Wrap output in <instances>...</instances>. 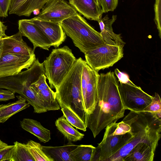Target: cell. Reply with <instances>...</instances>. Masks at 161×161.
<instances>
[{
  "instance_id": "obj_2",
  "label": "cell",
  "mask_w": 161,
  "mask_h": 161,
  "mask_svg": "<svg viewBox=\"0 0 161 161\" xmlns=\"http://www.w3.org/2000/svg\"><path fill=\"white\" fill-rule=\"evenodd\" d=\"M123 121L130 126L133 136L106 161H123L124 158L140 142L146 143L156 148L158 145L161 136V119L155 114L130 111Z\"/></svg>"
},
{
  "instance_id": "obj_14",
  "label": "cell",
  "mask_w": 161,
  "mask_h": 161,
  "mask_svg": "<svg viewBox=\"0 0 161 161\" xmlns=\"http://www.w3.org/2000/svg\"><path fill=\"white\" fill-rule=\"evenodd\" d=\"M45 74L33 83L31 88L37 94L43 107L47 111L59 110L60 106L56 98L55 92L48 85Z\"/></svg>"
},
{
  "instance_id": "obj_7",
  "label": "cell",
  "mask_w": 161,
  "mask_h": 161,
  "mask_svg": "<svg viewBox=\"0 0 161 161\" xmlns=\"http://www.w3.org/2000/svg\"><path fill=\"white\" fill-rule=\"evenodd\" d=\"M44 73L43 63H40L37 58L26 70L14 75L0 77V88L13 91L27 102L31 101L35 98L36 94L30 86Z\"/></svg>"
},
{
  "instance_id": "obj_36",
  "label": "cell",
  "mask_w": 161,
  "mask_h": 161,
  "mask_svg": "<svg viewBox=\"0 0 161 161\" xmlns=\"http://www.w3.org/2000/svg\"><path fill=\"white\" fill-rule=\"evenodd\" d=\"M7 29V26L4 25L0 20V40L7 36L5 33Z\"/></svg>"
},
{
  "instance_id": "obj_26",
  "label": "cell",
  "mask_w": 161,
  "mask_h": 161,
  "mask_svg": "<svg viewBox=\"0 0 161 161\" xmlns=\"http://www.w3.org/2000/svg\"><path fill=\"white\" fill-rule=\"evenodd\" d=\"M25 145L35 161H54L43 151L40 143L31 140Z\"/></svg>"
},
{
  "instance_id": "obj_27",
  "label": "cell",
  "mask_w": 161,
  "mask_h": 161,
  "mask_svg": "<svg viewBox=\"0 0 161 161\" xmlns=\"http://www.w3.org/2000/svg\"><path fill=\"white\" fill-rule=\"evenodd\" d=\"M11 161H35L25 144L16 141L14 142Z\"/></svg>"
},
{
  "instance_id": "obj_5",
  "label": "cell",
  "mask_w": 161,
  "mask_h": 161,
  "mask_svg": "<svg viewBox=\"0 0 161 161\" xmlns=\"http://www.w3.org/2000/svg\"><path fill=\"white\" fill-rule=\"evenodd\" d=\"M105 128L103 139L95 147L91 161H106L133 136L130 126L123 120L112 123Z\"/></svg>"
},
{
  "instance_id": "obj_15",
  "label": "cell",
  "mask_w": 161,
  "mask_h": 161,
  "mask_svg": "<svg viewBox=\"0 0 161 161\" xmlns=\"http://www.w3.org/2000/svg\"><path fill=\"white\" fill-rule=\"evenodd\" d=\"M30 20L37 26L47 37L52 46L58 47L65 41L66 35L61 24L33 19Z\"/></svg>"
},
{
  "instance_id": "obj_33",
  "label": "cell",
  "mask_w": 161,
  "mask_h": 161,
  "mask_svg": "<svg viewBox=\"0 0 161 161\" xmlns=\"http://www.w3.org/2000/svg\"><path fill=\"white\" fill-rule=\"evenodd\" d=\"M114 74L118 79L119 83L135 85V84L130 79L128 75L124 72L120 71L118 69L116 68L114 71Z\"/></svg>"
},
{
  "instance_id": "obj_39",
  "label": "cell",
  "mask_w": 161,
  "mask_h": 161,
  "mask_svg": "<svg viewBox=\"0 0 161 161\" xmlns=\"http://www.w3.org/2000/svg\"><path fill=\"white\" fill-rule=\"evenodd\" d=\"M95 2L98 4V0H94ZM99 5V4H98Z\"/></svg>"
},
{
  "instance_id": "obj_3",
  "label": "cell",
  "mask_w": 161,
  "mask_h": 161,
  "mask_svg": "<svg viewBox=\"0 0 161 161\" xmlns=\"http://www.w3.org/2000/svg\"><path fill=\"white\" fill-rule=\"evenodd\" d=\"M83 60L80 57L76 59L55 92L60 107L69 108L87 127L88 115L84 108L81 88Z\"/></svg>"
},
{
  "instance_id": "obj_8",
  "label": "cell",
  "mask_w": 161,
  "mask_h": 161,
  "mask_svg": "<svg viewBox=\"0 0 161 161\" xmlns=\"http://www.w3.org/2000/svg\"><path fill=\"white\" fill-rule=\"evenodd\" d=\"M124 46L105 44L86 53L85 61L92 69L98 72L112 67L123 57Z\"/></svg>"
},
{
  "instance_id": "obj_35",
  "label": "cell",
  "mask_w": 161,
  "mask_h": 161,
  "mask_svg": "<svg viewBox=\"0 0 161 161\" xmlns=\"http://www.w3.org/2000/svg\"><path fill=\"white\" fill-rule=\"evenodd\" d=\"M15 93L9 90L0 89V101H6L15 98Z\"/></svg>"
},
{
  "instance_id": "obj_13",
  "label": "cell",
  "mask_w": 161,
  "mask_h": 161,
  "mask_svg": "<svg viewBox=\"0 0 161 161\" xmlns=\"http://www.w3.org/2000/svg\"><path fill=\"white\" fill-rule=\"evenodd\" d=\"M19 31L22 36L27 37L32 43L33 49L39 47L49 50L52 46L47 37L29 19H21L18 22Z\"/></svg>"
},
{
  "instance_id": "obj_34",
  "label": "cell",
  "mask_w": 161,
  "mask_h": 161,
  "mask_svg": "<svg viewBox=\"0 0 161 161\" xmlns=\"http://www.w3.org/2000/svg\"><path fill=\"white\" fill-rule=\"evenodd\" d=\"M12 0H0V17H6L8 16Z\"/></svg>"
},
{
  "instance_id": "obj_32",
  "label": "cell",
  "mask_w": 161,
  "mask_h": 161,
  "mask_svg": "<svg viewBox=\"0 0 161 161\" xmlns=\"http://www.w3.org/2000/svg\"><path fill=\"white\" fill-rule=\"evenodd\" d=\"M14 145L6 144L0 148V161H11L12 154Z\"/></svg>"
},
{
  "instance_id": "obj_29",
  "label": "cell",
  "mask_w": 161,
  "mask_h": 161,
  "mask_svg": "<svg viewBox=\"0 0 161 161\" xmlns=\"http://www.w3.org/2000/svg\"><path fill=\"white\" fill-rule=\"evenodd\" d=\"M143 111L154 113L161 119V100L158 93L155 92L154 96L152 97L151 103L144 109Z\"/></svg>"
},
{
  "instance_id": "obj_10",
  "label": "cell",
  "mask_w": 161,
  "mask_h": 161,
  "mask_svg": "<svg viewBox=\"0 0 161 161\" xmlns=\"http://www.w3.org/2000/svg\"><path fill=\"white\" fill-rule=\"evenodd\" d=\"M118 88L121 99L125 110L136 112L143 111L152 101L153 96L136 85L119 83Z\"/></svg>"
},
{
  "instance_id": "obj_38",
  "label": "cell",
  "mask_w": 161,
  "mask_h": 161,
  "mask_svg": "<svg viewBox=\"0 0 161 161\" xmlns=\"http://www.w3.org/2000/svg\"><path fill=\"white\" fill-rule=\"evenodd\" d=\"M6 144L0 140V148Z\"/></svg>"
},
{
  "instance_id": "obj_28",
  "label": "cell",
  "mask_w": 161,
  "mask_h": 161,
  "mask_svg": "<svg viewBox=\"0 0 161 161\" xmlns=\"http://www.w3.org/2000/svg\"><path fill=\"white\" fill-rule=\"evenodd\" d=\"M61 110L67 121L76 128L86 131L87 127L82 121L69 108L64 106H61Z\"/></svg>"
},
{
  "instance_id": "obj_20",
  "label": "cell",
  "mask_w": 161,
  "mask_h": 161,
  "mask_svg": "<svg viewBox=\"0 0 161 161\" xmlns=\"http://www.w3.org/2000/svg\"><path fill=\"white\" fill-rule=\"evenodd\" d=\"M156 148L145 143L137 144L123 161H153Z\"/></svg>"
},
{
  "instance_id": "obj_18",
  "label": "cell",
  "mask_w": 161,
  "mask_h": 161,
  "mask_svg": "<svg viewBox=\"0 0 161 161\" xmlns=\"http://www.w3.org/2000/svg\"><path fill=\"white\" fill-rule=\"evenodd\" d=\"M69 3L87 19L97 21L103 13L100 5L94 0H69Z\"/></svg>"
},
{
  "instance_id": "obj_19",
  "label": "cell",
  "mask_w": 161,
  "mask_h": 161,
  "mask_svg": "<svg viewBox=\"0 0 161 161\" xmlns=\"http://www.w3.org/2000/svg\"><path fill=\"white\" fill-rule=\"evenodd\" d=\"M49 0H12L9 10L19 16H30L36 10L41 9Z\"/></svg>"
},
{
  "instance_id": "obj_37",
  "label": "cell",
  "mask_w": 161,
  "mask_h": 161,
  "mask_svg": "<svg viewBox=\"0 0 161 161\" xmlns=\"http://www.w3.org/2000/svg\"><path fill=\"white\" fill-rule=\"evenodd\" d=\"M3 53V41L2 39L0 40V58L1 57Z\"/></svg>"
},
{
  "instance_id": "obj_12",
  "label": "cell",
  "mask_w": 161,
  "mask_h": 161,
  "mask_svg": "<svg viewBox=\"0 0 161 161\" xmlns=\"http://www.w3.org/2000/svg\"><path fill=\"white\" fill-rule=\"evenodd\" d=\"M36 59L35 55L3 53L0 58V77L14 75L24 69H28Z\"/></svg>"
},
{
  "instance_id": "obj_11",
  "label": "cell",
  "mask_w": 161,
  "mask_h": 161,
  "mask_svg": "<svg viewBox=\"0 0 161 161\" xmlns=\"http://www.w3.org/2000/svg\"><path fill=\"white\" fill-rule=\"evenodd\" d=\"M41 9L39 14L33 19L61 24L64 20L78 14L65 0H49Z\"/></svg>"
},
{
  "instance_id": "obj_21",
  "label": "cell",
  "mask_w": 161,
  "mask_h": 161,
  "mask_svg": "<svg viewBox=\"0 0 161 161\" xmlns=\"http://www.w3.org/2000/svg\"><path fill=\"white\" fill-rule=\"evenodd\" d=\"M21 127L36 137L41 142L46 143L51 139L50 130L43 127L37 121L24 118L20 122Z\"/></svg>"
},
{
  "instance_id": "obj_6",
  "label": "cell",
  "mask_w": 161,
  "mask_h": 161,
  "mask_svg": "<svg viewBox=\"0 0 161 161\" xmlns=\"http://www.w3.org/2000/svg\"><path fill=\"white\" fill-rule=\"evenodd\" d=\"M76 59L67 46L53 49L43 62L44 74L51 89L58 88Z\"/></svg>"
},
{
  "instance_id": "obj_4",
  "label": "cell",
  "mask_w": 161,
  "mask_h": 161,
  "mask_svg": "<svg viewBox=\"0 0 161 161\" xmlns=\"http://www.w3.org/2000/svg\"><path fill=\"white\" fill-rule=\"evenodd\" d=\"M61 25L66 35L84 54L105 44L100 32L79 14L64 20Z\"/></svg>"
},
{
  "instance_id": "obj_30",
  "label": "cell",
  "mask_w": 161,
  "mask_h": 161,
  "mask_svg": "<svg viewBox=\"0 0 161 161\" xmlns=\"http://www.w3.org/2000/svg\"><path fill=\"white\" fill-rule=\"evenodd\" d=\"M154 21L158 32V36L161 38V0H155L154 6Z\"/></svg>"
},
{
  "instance_id": "obj_22",
  "label": "cell",
  "mask_w": 161,
  "mask_h": 161,
  "mask_svg": "<svg viewBox=\"0 0 161 161\" xmlns=\"http://www.w3.org/2000/svg\"><path fill=\"white\" fill-rule=\"evenodd\" d=\"M16 97L18 100L15 102L0 105V123L5 122L14 115L30 107V104L21 96Z\"/></svg>"
},
{
  "instance_id": "obj_23",
  "label": "cell",
  "mask_w": 161,
  "mask_h": 161,
  "mask_svg": "<svg viewBox=\"0 0 161 161\" xmlns=\"http://www.w3.org/2000/svg\"><path fill=\"white\" fill-rule=\"evenodd\" d=\"M77 146L69 141L67 144L63 146L51 147L42 146V147L44 153L54 161H72L70 156V152Z\"/></svg>"
},
{
  "instance_id": "obj_17",
  "label": "cell",
  "mask_w": 161,
  "mask_h": 161,
  "mask_svg": "<svg viewBox=\"0 0 161 161\" xmlns=\"http://www.w3.org/2000/svg\"><path fill=\"white\" fill-rule=\"evenodd\" d=\"M117 15H113L110 18L108 15L101 18L98 22L100 33L105 44L112 45H120L125 44L122 40L121 34L114 33L112 25L117 19Z\"/></svg>"
},
{
  "instance_id": "obj_1",
  "label": "cell",
  "mask_w": 161,
  "mask_h": 161,
  "mask_svg": "<svg viewBox=\"0 0 161 161\" xmlns=\"http://www.w3.org/2000/svg\"><path fill=\"white\" fill-rule=\"evenodd\" d=\"M119 84L114 72L99 74L96 103L92 113L88 116L87 125L94 138L107 125L116 122L124 115Z\"/></svg>"
},
{
  "instance_id": "obj_9",
  "label": "cell",
  "mask_w": 161,
  "mask_h": 161,
  "mask_svg": "<svg viewBox=\"0 0 161 161\" xmlns=\"http://www.w3.org/2000/svg\"><path fill=\"white\" fill-rule=\"evenodd\" d=\"M99 74L83 60L81 88L85 111L88 116L93 111L96 103L97 85Z\"/></svg>"
},
{
  "instance_id": "obj_16",
  "label": "cell",
  "mask_w": 161,
  "mask_h": 161,
  "mask_svg": "<svg viewBox=\"0 0 161 161\" xmlns=\"http://www.w3.org/2000/svg\"><path fill=\"white\" fill-rule=\"evenodd\" d=\"M19 31L2 39L3 53H9L29 56L35 55L34 50L29 46L23 39Z\"/></svg>"
},
{
  "instance_id": "obj_31",
  "label": "cell",
  "mask_w": 161,
  "mask_h": 161,
  "mask_svg": "<svg viewBox=\"0 0 161 161\" xmlns=\"http://www.w3.org/2000/svg\"><path fill=\"white\" fill-rule=\"evenodd\" d=\"M119 0H98L103 13L114 11L117 8Z\"/></svg>"
},
{
  "instance_id": "obj_24",
  "label": "cell",
  "mask_w": 161,
  "mask_h": 161,
  "mask_svg": "<svg viewBox=\"0 0 161 161\" xmlns=\"http://www.w3.org/2000/svg\"><path fill=\"white\" fill-rule=\"evenodd\" d=\"M55 124L57 129L69 141L76 142L84 137V135L73 128L64 115L56 120Z\"/></svg>"
},
{
  "instance_id": "obj_25",
  "label": "cell",
  "mask_w": 161,
  "mask_h": 161,
  "mask_svg": "<svg viewBox=\"0 0 161 161\" xmlns=\"http://www.w3.org/2000/svg\"><path fill=\"white\" fill-rule=\"evenodd\" d=\"M95 147L91 145H77L70 152V156L72 161H91Z\"/></svg>"
}]
</instances>
